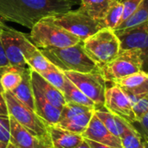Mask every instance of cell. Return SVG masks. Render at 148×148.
I'll use <instances>...</instances> for the list:
<instances>
[{
    "instance_id": "1",
    "label": "cell",
    "mask_w": 148,
    "mask_h": 148,
    "mask_svg": "<svg viewBox=\"0 0 148 148\" xmlns=\"http://www.w3.org/2000/svg\"><path fill=\"white\" fill-rule=\"evenodd\" d=\"M69 0H0V20L31 29L41 19L71 10Z\"/></svg>"
},
{
    "instance_id": "2",
    "label": "cell",
    "mask_w": 148,
    "mask_h": 148,
    "mask_svg": "<svg viewBox=\"0 0 148 148\" xmlns=\"http://www.w3.org/2000/svg\"><path fill=\"white\" fill-rule=\"evenodd\" d=\"M42 54L62 72H98L99 67L87 55L82 42L62 49H39Z\"/></svg>"
},
{
    "instance_id": "3",
    "label": "cell",
    "mask_w": 148,
    "mask_h": 148,
    "mask_svg": "<svg viewBox=\"0 0 148 148\" xmlns=\"http://www.w3.org/2000/svg\"><path fill=\"white\" fill-rule=\"evenodd\" d=\"M9 115L36 137L45 148H53L49 136V125L36 112L18 101L10 92H3Z\"/></svg>"
},
{
    "instance_id": "4",
    "label": "cell",
    "mask_w": 148,
    "mask_h": 148,
    "mask_svg": "<svg viewBox=\"0 0 148 148\" xmlns=\"http://www.w3.org/2000/svg\"><path fill=\"white\" fill-rule=\"evenodd\" d=\"M30 29L29 38L38 49H62L82 42L78 37L56 23L52 16L41 19Z\"/></svg>"
},
{
    "instance_id": "5",
    "label": "cell",
    "mask_w": 148,
    "mask_h": 148,
    "mask_svg": "<svg viewBox=\"0 0 148 148\" xmlns=\"http://www.w3.org/2000/svg\"><path fill=\"white\" fill-rule=\"evenodd\" d=\"M89 58L100 68L113 61L120 53V42L113 29L103 28L82 41Z\"/></svg>"
},
{
    "instance_id": "6",
    "label": "cell",
    "mask_w": 148,
    "mask_h": 148,
    "mask_svg": "<svg viewBox=\"0 0 148 148\" xmlns=\"http://www.w3.org/2000/svg\"><path fill=\"white\" fill-rule=\"evenodd\" d=\"M147 56L136 49L121 50L110 62L99 68L100 73L107 82H114L123 77L144 69Z\"/></svg>"
},
{
    "instance_id": "7",
    "label": "cell",
    "mask_w": 148,
    "mask_h": 148,
    "mask_svg": "<svg viewBox=\"0 0 148 148\" xmlns=\"http://www.w3.org/2000/svg\"><path fill=\"white\" fill-rule=\"evenodd\" d=\"M0 42L9 64L18 68H25V58L37 49L29 40V35L7 25L1 33Z\"/></svg>"
},
{
    "instance_id": "8",
    "label": "cell",
    "mask_w": 148,
    "mask_h": 148,
    "mask_svg": "<svg viewBox=\"0 0 148 148\" xmlns=\"http://www.w3.org/2000/svg\"><path fill=\"white\" fill-rule=\"evenodd\" d=\"M52 19L62 28L78 37L82 42L101 29H103L100 21L91 18L80 9L70 10L67 12L52 16Z\"/></svg>"
},
{
    "instance_id": "9",
    "label": "cell",
    "mask_w": 148,
    "mask_h": 148,
    "mask_svg": "<svg viewBox=\"0 0 148 148\" xmlns=\"http://www.w3.org/2000/svg\"><path fill=\"white\" fill-rule=\"evenodd\" d=\"M63 74L88 98H89L95 103L96 109L104 107L107 82L100 71L90 73L67 71L63 72Z\"/></svg>"
},
{
    "instance_id": "10",
    "label": "cell",
    "mask_w": 148,
    "mask_h": 148,
    "mask_svg": "<svg viewBox=\"0 0 148 148\" xmlns=\"http://www.w3.org/2000/svg\"><path fill=\"white\" fill-rule=\"evenodd\" d=\"M95 112V108L74 102H66L56 126L64 130L82 134L87 128Z\"/></svg>"
},
{
    "instance_id": "11",
    "label": "cell",
    "mask_w": 148,
    "mask_h": 148,
    "mask_svg": "<svg viewBox=\"0 0 148 148\" xmlns=\"http://www.w3.org/2000/svg\"><path fill=\"white\" fill-rule=\"evenodd\" d=\"M104 108L110 113L122 118L130 124L136 122V116L128 96L120 87L114 83L111 87H107Z\"/></svg>"
},
{
    "instance_id": "12",
    "label": "cell",
    "mask_w": 148,
    "mask_h": 148,
    "mask_svg": "<svg viewBox=\"0 0 148 148\" xmlns=\"http://www.w3.org/2000/svg\"><path fill=\"white\" fill-rule=\"evenodd\" d=\"M120 42L121 50L136 49L148 56V21L140 25L114 30Z\"/></svg>"
},
{
    "instance_id": "13",
    "label": "cell",
    "mask_w": 148,
    "mask_h": 148,
    "mask_svg": "<svg viewBox=\"0 0 148 148\" xmlns=\"http://www.w3.org/2000/svg\"><path fill=\"white\" fill-rule=\"evenodd\" d=\"M82 136L85 140H92L113 148H121L120 138L110 133L95 114L92 116L87 128L82 134Z\"/></svg>"
},
{
    "instance_id": "14",
    "label": "cell",
    "mask_w": 148,
    "mask_h": 148,
    "mask_svg": "<svg viewBox=\"0 0 148 148\" xmlns=\"http://www.w3.org/2000/svg\"><path fill=\"white\" fill-rule=\"evenodd\" d=\"M113 83L120 87L127 95H148V75L144 70L123 77Z\"/></svg>"
},
{
    "instance_id": "15",
    "label": "cell",
    "mask_w": 148,
    "mask_h": 148,
    "mask_svg": "<svg viewBox=\"0 0 148 148\" xmlns=\"http://www.w3.org/2000/svg\"><path fill=\"white\" fill-rule=\"evenodd\" d=\"M34 94V103L36 114L42 119L49 126H56L60 119L61 110L54 107L42 94L32 84Z\"/></svg>"
},
{
    "instance_id": "16",
    "label": "cell",
    "mask_w": 148,
    "mask_h": 148,
    "mask_svg": "<svg viewBox=\"0 0 148 148\" xmlns=\"http://www.w3.org/2000/svg\"><path fill=\"white\" fill-rule=\"evenodd\" d=\"M31 70V69H30ZM31 81L32 84L42 94L48 101H49L54 107L62 111L66 101L64 100L62 93L44 80L39 74L31 70Z\"/></svg>"
},
{
    "instance_id": "17",
    "label": "cell",
    "mask_w": 148,
    "mask_h": 148,
    "mask_svg": "<svg viewBox=\"0 0 148 148\" xmlns=\"http://www.w3.org/2000/svg\"><path fill=\"white\" fill-rule=\"evenodd\" d=\"M95 114L101 121L108 131L118 138H120L125 133L134 128L132 124L128 123L122 118L110 113L104 107L99 109H95Z\"/></svg>"
},
{
    "instance_id": "18",
    "label": "cell",
    "mask_w": 148,
    "mask_h": 148,
    "mask_svg": "<svg viewBox=\"0 0 148 148\" xmlns=\"http://www.w3.org/2000/svg\"><path fill=\"white\" fill-rule=\"evenodd\" d=\"M10 142L18 148H45L36 137L24 129L16 120L10 116Z\"/></svg>"
},
{
    "instance_id": "19",
    "label": "cell",
    "mask_w": 148,
    "mask_h": 148,
    "mask_svg": "<svg viewBox=\"0 0 148 148\" xmlns=\"http://www.w3.org/2000/svg\"><path fill=\"white\" fill-rule=\"evenodd\" d=\"M22 80L17 87L10 93L23 104L35 112L33 86L31 81V70L28 67L23 68L21 70Z\"/></svg>"
},
{
    "instance_id": "20",
    "label": "cell",
    "mask_w": 148,
    "mask_h": 148,
    "mask_svg": "<svg viewBox=\"0 0 148 148\" xmlns=\"http://www.w3.org/2000/svg\"><path fill=\"white\" fill-rule=\"evenodd\" d=\"M53 148H76L84 140L82 134H75L56 126L49 127Z\"/></svg>"
},
{
    "instance_id": "21",
    "label": "cell",
    "mask_w": 148,
    "mask_h": 148,
    "mask_svg": "<svg viewBox=\"0 0 148 148\" xmlns=\"http://www.w3.org/2000/svg\"><path fill=\"white\" fill-rule=\"evenodd\" d=\"M116 0H80L79 9L95 20L104 18L111 5Z\"/></svg>"
},
{
    "instance_id": "22",
    "label": "cell",
    "mask_w": 148,
    "mask_h": 148,
    "mask_svg": "<svg viewBox=\"0 0 148 148\" xmlns=\"http://www.w3.org/2000/svg\"><path fill=\"white\" fill-rule=\"evenodd\" d=\"M62 93L63 95L64 100L66 102H74L76 104L90 107V108H95V103L88 98L73 82H71L66 76L64 81V85L62 90Z\"/></svg>"
},
{
    "instance_id": "23",
    "label": "cell",
    "mask_w": 148,
    "mask_h": 148,
    "mask_svg": "<svg viewBox=\"0 0 148 148\" xmlns=\"http://www.w3.org/2000/svg\"><path fill=\"white\" fill-rule=\"evenodd\" d=\"M22 69L10 65L3 68L0 75V84L4 92H11L20 83L22 80Z\"/></svg>"
},
{
    "instance_id": "24",
    "label": "cell",
    "mask_w": 148,
    "mask_h": 148,
    "mask_svg": "<svg viewBox=\"0 0 148 148\" xmlns=\"http://www.w3.org/2000/svg\"><path fill=\"white\" fill-rule=\"evenodd\" d=\"M148 0H144L141 4L123 22H121L114 30L127 29L140 25L145 22L148 21Z\"/></svg>"
},
{
    "instance_id": "25",
    "label": "cell",
    "mask_w": 148,
    "mask_h": 148,
    "mask_svg": "<svg viewBox=\"0 0 148 148\" xmlns=\"http://www.w3.org/2000/svg\"><path fill=\"white\" fill-rule=\"evenodd\" d=\"M26 65L32 71L41 75L53 69L55 66L42 54L40 49H36L28 57L25 58Z\"/></svg>"
},
{
    "instance_id": "26",
    "label": "cell",
    "mask_w": 148,
    "mask_h": 148,
    "mask_svg": "<svg viewBox=\"0 0 148 148\" xmlns=\"http://www.w3.org/2000/svg\"><path fill=\"white\" fill-rule=\"evenodd\" d=\"M123 15V5L120 0H116L108 10V13L104 16L102 20H101V23L102 28H108L114 30L116 27L121 23Z\"/></svg>"
},
{
    "instance_id": "27",
    "label": "cell",
    "mask_w": 148,
    "mask_h": 148,
    "mask_svg": "<svg viewBox=\"0 0 148 148\" xmlns=\"http://www.w3.org/2000/svg\"><path fill=\"white\" fill-rule=\"evenodd\" d=\"M120 140L121 143V148H140L142 143L145 141L143 140L140 133H139L135 127L121 135Z\"/></svg>"
},
{
    "instance_id": "28",
    "label": "cell",
    "mask_w": 148,
    "mask_h": 148,
    "mask_svg": "<svg viewBox=\"0 0 148 148\" xmlns=\"http://www.w3.org/2000/svg\"><path fill=\"white\" fill-rule=\"evenodd\" d=\"M134 114L136 116V121L141 118L144 114L148 113V95H127Z\"/></svg>"
},
{
    "instance_id": "29",
    "label": "cell",
    "mask_w": 148,
    "mask_h": 148,
    "mask_svg": "<svg viewBox=\"0 0 148 148\" xmlns=\"http://www.w3.org/2000/svg\"><path fill=\"white\" fill-rule=\"evenodd\" d=\"M40 75L62 92L65 81V75L62 71L58 69L56 67H54L53 69H49L45 73L41 74Z\"/></svg>"
},
{
    "instance_id": "30",
    "label": "cell",
    "mask_w": 148,
    "mask_h": 148,
    "mask_svg": "<svg viewBox=\"0 0 148 148\" xmlns=\"http://www.w3.org/2000/svg\"><path fill=\"white\" fill-rule=\"evenodd\" d=\"M10 138V115H0V142L9 143Z\"/></svg>"
},
{
    "instance_id": "31",
    "label": "cell",
    "mask_w": 148,
    "mask_h": 148,
    "mask_svg": "<svg viewBox=\"0 0 148 148\" xmlns=\"http://www.w3.org/2000/svg\"><path fill=\"white\" fill-rule=\"evenodd\" d=\"M120 1L123 5V15L121 19V22H123L141 4V3L144 0H120Z\"/></svg>"
},
{
    "instance_id": "32",
    "label": "cell",
    "mask_w": 148,
    "mask_h": 148,
    "mask_svg": "<svg viewBox=\"0 0 148 148\" xmlns=\"http://www.w3.org/2000/svg\"><path fill=\"white\" fill-rule=\"evenodd\" d=\"M4 67L0 68V75L2 74V71ZM3 89L0 84V115H3V116H9V113H8V109H7V105H6V101H5V98H4V95H3Z\"/></svg>"
},
{
    "instance_id": "33",
    "label": "cell",
    "mask_w": 148,
    "mask_h": 148,
    "mask_svg": "<svg viewBox=\"0 0 148 148\" xmlns=\"http://www.w3.org/2000/svg\"><path fill=\"white\" fill-rule=\"evenodd\" d=\"M138 123H140V127H141V130L143 133L142 138H144V140L147 142V134H148V113L144 114L141 118L138 119L137 121Z\"/></svg>"
},
{
    "instance_id": "34",
    "label": "cell",
    "mask_w": 148,
    "mask_h": 148,
    "mask_svg": "<svg viewBox=\"0 0 148 148\" xmlns=\"http://www.w3.org/2000/svg\"><path fill=\"white\" fill-rule=\"evenodd\" d=\"M9 62L5 56V54H4V51H3V49L2 47V44L0 42V68H3V67H6V66H9Z\"/></svg>"
},
{
    "instance_id": "35",
    "label": "cell",
    "mask_w": 148,
    "mask_h": 148,
    "mask_svg": "<svg viewBox=\"0 0 148 148\" xmlns=\"http://www.w3.org/2000/svg\"><path fill=\"white\" fill-rule=\"evenodd\" d=\"M84 140H85V139H84ZM85 140L87 141V143L88 144V146H89V147L90 148H113L111 147L103 145V144H100V143L92 141V140Z\"/></svg>"
},
{
    "instance_id": "36",
    "label": "cell",
    "mask_w": 148,
    "mask_h": 148,
    "mask_svg": "<svg viewBox=\"0 0 148 148\" xmlns=\"http://www.w3.org/2000/svg\"><path fill=\"white\" fill-rule=\"evenodd\" d=\"M76 148H90V147H89L88 144L87 143V141L84 140L81 143V145H80L79 147H77Z\"/></svg>"
},
{
    "instance_id": "37",
    "label": "cell",
    "mask_w": 148,
    "mask_h": 148,
    "mask_svg": "<svg viewBox=\"0 0 148 148\" xmlns=\"http://www.w3.org/2000/svg\"><path fill=\"white\" fill-rule=\"evenodd\" d=\"M5 25L6 24L4 23V22L2 21V20H0V36H1V33H2V31H3V28H4Z\"/></svg>"
},
{
    "instance_id": "38",
    "label": "cell",
    "mask_w": 148,
    "mask_h": 148,
    "mask_svg": "<svg viewBox=\"0 0 148 148\" xmlns=\"http://www.w3.org/2000/svg\"><path fill=\"white\" fill-rule=\"evenodd\" d=\"M6 148H18L16 147L14 144H12L11 142H9L8 144H7V147H6Z\"/></svg>"
},
{
    "instance_id": "39",
    "label": "cell",
    "mask_w": 148,
    "mask_h": 148,
    "mask_svg": "<svg viewBox=\"0 0 148 148\" xmlns=\"http://www.w3.org/2000/svg\"><path fill=\"white\" fill-rule=\"evenodd\" d=\"M70 3H72V5H75V4H79L80 3V0H69Z\"/></svg>"
},
{
    "instance_id": "40",
    "label": "cell",
    "mask_w": 148,
    "mask_h": 148,
    "mask_svg": "<svg viewBox=\"0 0 148 148\" xmlns=\"http://www.w3.org/2000/svg\"><path fill=\"white\" fill-rule=\"evenodd\" d=\"M8 143H3V142H0V148H6Z\"/></svg>"
},
{
    "instance_id": "41",
    "label": "cell",
    "mask_w": 148,
    "mask_h": 148,
    "mask_svg": "<svg viewBox=\"0 0 148 148\" xmlns=\"http://www.w3.org/2000/svg\"><path fill=\"white\" fill-rule=\"evenodd\" d=\"M140 148H147V142H146V141H144Z\"/></svg>"
}]
</instances>
